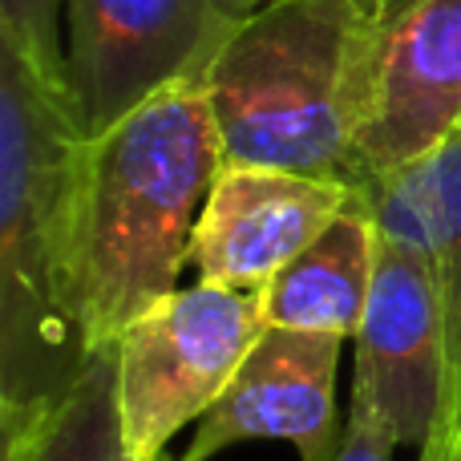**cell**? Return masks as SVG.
Returning a JSON list of instances; mask_svg holds the SVG:
<instances>
[{"mask_svg":"<svg viewBox=\"0 0 461 461\" xmlns=\"http://www.w3.org/2000/svg\"><path fill=\"white\" fill-rule=\"evenodd\" d=\"M89 146L69 86L0 45V433L37 425L81 381Z\"/></svg>","mask_w":461,"mask_h":461,"instance_id":"6da1fadb","label":"cell"},{"mask_svg":"<svg viewBox=\"0 0 461 461\" xmlns=\"http://www.w3.org/2000/svg\"><path fill=\"white\" fill-rule=\"evenodd\" d=\"M219 170L223 146L203 86L167 89L94 138L81 230V303L94 348L178 292Z\"/></svg>","mask_w":461,"mask_h":461,"instance_id":"7a4b0ae2","label":"cell"},{"mask_svg":"<svg viewBox=\"0 0 461 461\" xmlns=\"http://www.w3.org/2000/svg\"><path fill=\"white\" fill-rule=\"evenodd\" d=\"M376 0H267L211 65L223 167H271L357 191L352 130Z\"/></svg>","mask_w":461,"mask_h":461,"instance_id":"3957f363","label":"cell"},{"mask_svg":"<svg viewBox=\"0 0 461 461\" xmlns=\"http://www.w3.org/2000/svg\"><path fill=\"white\" fill-rule=\"evenodd\" d=\"M263 292L178 287L113 340L126 457H162L183 425L203 421L263 336Z\"/></svg>","mask_w":461,"mask_h":461,"instance_id":"277c9868","label":"cell"},{"mask_svg":"<svg viewBox=\"0 0 461 461\" xmlns=\"http://www.w3.org/2000/svg\"><path fill=\"white\" fill-rule=\"evenodd\" d=\"M259 0H65V86L89 138L175 86H203Z\"/></svg>","mask_w":461,"mask_h":461,"instance_id":"5b68a950","label":"cell"},{"mask_svg":"<svg viewBox=\"0 0 461 461\" xmlns=\"http://www.w3.org/2000/svg\"><path fill=\"white\" fill-rule=\"evenodd\" d=\"M348 421L381 433L397 449L457 438L454 376L438 284L413 247L376 230V276L357 332Z\"/></svg>","mask_w":461,"mask_h":461,"instance_id":"8992f818","label":"cell"},{"mask_svg":"<svg viewBox=\"0 0 461 461\" xmlns=\"http://www.w3.org/2000/svg\"><path fill=\"white\" fill-rule=\"evenodd\" d=\"M461 126V0H376L352 130L357 191Z\"/></svg>","mask_w":461,"mask_h":461,"instance_id":"52a82bcc","label":"cell"},{"mask_svg":"<svg viewBox=\"0 0 461 461\" xmlns=\"http://www.w3.org/2000/svg\"><path fill=\"white\" fill-rule=\"evenodd\" d=\"M340 344V336L263 328L183 461H211L239 441H287L300 461H332L344 441L336 413Z\"/></svg>","mask_w":461,"mask_h":461,"instance_id":"ba28073f","label":"cell"},{"mask_svg":"<svg viewBox=\"0 0 461 461\" xmlns=\"http://www.w3.org/2000/svg\"><path fill=\"white\" fill-rule=\"evenodd\" d=\"M352 186L271 167H223L191 243L203 284L263 292L352 203Z\"/></svg>","mask_w":461,"mask_h":461,"instance_id":"9c48e42d","label":"cell"},{"mask_svg":"<svg viewBox=\"0 0 461 461\" xmlns=\"http://www.w3.org/2000/svg\"><path fill=\"white\" fill-rule=\"evenodd\" d=\"M357 194L373 211L376 230L413 247L438 284L461 438V126L421 162L376 178Z\"/></svg>","mask_w":461,"mask_h":461,"instance_id":"30bf717a","label":"cell"},{"mask_svg":"<svg viewBox=\"0 0 461 461\" xmlns=\"http://www.w3.org/2000/svg\"><path fill=\"white\" fill-rule=\"evenodd\" d=\"M376 276V219L360 194L308 243L267 287H263V320L267 328L316 336L360 332Z\"/></svg>","mask_w":461,"mask_h":461,"instance_id":"8fae6325","label":"cell"},{"mask_svg":"<svg viewBox=\"0 0 461 461\" xmlns=\"http://www.w3.org/2000/svg\"><path fill=\"white\" fill-rule=\"evenodd\" d=\"M122 417H118V357L113 344L89 357L69 397L37 425L5 438V461H118Z\"/></svg>","mask_w":461,"mask_h":461,"instance_id":"7c38bea8","label":"cell"},{"mask_svg":"<svg viewBox=\"0 0 461 461\" xmlns=\"http://www.w3.org/2000/svg\"><path fill=\"white\" fill-rule=\"evenodd\" d=\"M0 45L65 81V0H0Z\"/></svg>","mask_w":461,"mask_h":461,"instance_id":"4fadbf2b","label":"cell"},{"mask_svg":"<svg viewBox=\"0 0 461 461\" xmlns=\"http://www.w3.org/2000/svg\"><path fill=\"white\" fill-rule=\"evenodd\" d=\"M397 454V446L393 441H384L381 433L365 429V425L357 421H344V441L340 449H336L332 461H393ZM417 461H461V446L454 438H433L425 449H417Z\"/></svg>","mask_w":461,"mask_h":461,"instance_id":"5bb4252c","label":"cell"},{"mask_svg":"<svg viewBox=\"0 0 461 461\" xmlns=\"http://www.w3.org/2000/svg\"><path fill=\"white\" fill-rule=\"evenodd\" d=\"M118 461H162V457H126V454H122Z\"/></svg>","mask_w":461,"mask_h":461,"instance_id":"9a60e30c","label":"cell"},{"mask_svg":"<svg viewBox=\"0 0 461 461\" xmlns=\"http://www.w3.org/2000/svg\"><path fill=\"white\" fill-rule=\"evenodd\" d=\"M259 5H267V0H259Z\"/></svg>","mask_w":461,"mask_h":461,"instance_id":"2e32d148","label":"cell"}]
</instances>
